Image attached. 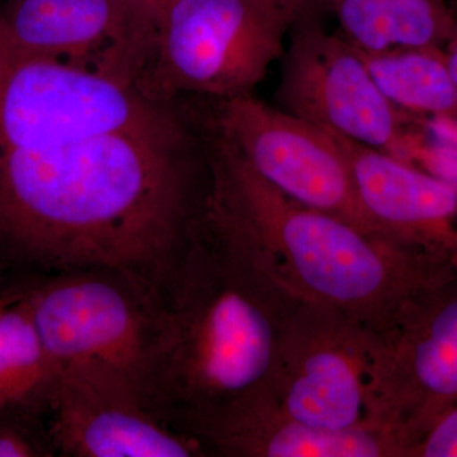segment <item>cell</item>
Returning a JSON list of instances; mask_svg holds the SVG:
<instances>
[{"mask_svg":"<svg viewBox=\"0 0 457 457\" xmlns=\"http://www.w3.org/2000/svg\"><path fill=\"white\" fill-rule=\"evenodd\" d=\"M212 188L206 114L185 101L126 130L17 128L0 139V293L108 270L167 302Z\"/></svg>","mask_w":457,"mask_h":457,"instance_id":"6da1fadb","label":"cell"},{"mask_svg":"<svg viewBox=\"0 0 457 457\" xmlns=\"http://www.w3.org/2000/svg\"><path fill=\"white\" fill-rule=\"evenodd\" d=\"M209 153L210 212L300 302L338 309L380 337L413 297L457 270L286 196L249 165L213 117Z\"/></svg>","mask_w":457,"mask_h":457,"instance_id":"7a4b0ae2","label":"cell"},{"mask_svg":"<svg viewBox=\"0 0 457 457\" xmlns=\"http://www.w3.org/2000/svg\"><path fill=\"white\" fill-rule=\"evenodd\" d=\"M300 303L207 206L167 302L170 339L158 387L165 422L174 428L189 414L269 385Z\"/></svg>","mask_w":457,"mask_h":457,"instance_id":"3957f363","label":"cell"},{"mask_svg":"<svg viewBox=\"0 0 457 457\" xmlns=\"http://www.w3.org/2000/svg\"><path fill=\"white\" fill-rule=\"evenodd\" d=\"M57 369L98 366L158 409L170 339L167 302L137 279L108 270L59 273L21 293ZM162 417V416H161Z\"/></svg>","mask_w":457,"mask_h":457,"instance_id":"277c9868","label":"cell"},{"mask_svg":"<svg viewBox=\"0 0 457 457\" xmlns=\"http://www.w3.org/2000/svg\"><path fill=\"white\" fill-rule=\"evenodd\" d=\"M293 22L272 0H170L144 87L167 101L253 95Z\"/></svg>","mask_w":457,"mask_h":457,"instance_id":"5b68a950","label":"cell"},{"mask_svg":"<svg viewBox=\"0 0 457 457\" xmlns=\"http://www.w3.org/2000/svg\"><path fill=\"white\" fill-rule=\"evenodd\" d=\"M457 402V270L426 288L375 337L370 422L396 438L404 457Z\"/></svg>","mask_w":457,"mask_h":457,"instance_id":"8992f818","label":"cell"},{"mask_svg":"<svg viewBox=\"0 0 457 457\" xmlns=\"http://www.w3.org/2000/svg\"><path fill=\"white\" fill-rule=\"evenodd\" d=\"M321 11L300 14L288 29L278 108L409 163L407 113L385 97L359 50L328 31Z\"/></svg>","mask_w":457,"mask_h":457,"instance_id":"52a82bcc","label":"cell"},{"mask_svg":"<svg viewBox=\"0 0 457 457\" xmlns=\"http://www.w3.org/2000/svg\"><path fill=\"white\" fill-rule=\"evenodd\" d=\"M210 106L222 134L273 187L363 233L386 237L361 203L338 134L270 107L254 95L210 99Z\"/></svg>","mask_w":457,"mask_h":457,"instance_id":"ba28073f","label":"cell"},{"mask_svg":"<svg viewBox=\"0 0 457 457\" xmlns=\"http://www.w3.org/2000/svg\"><path fill=\"white\" fill-rule=\"evenodd\" d=\"M375 336L338 309L302 302L279 341L270 389L303 425L345 431L370 422Z\"/></svg>","mask_w":457,"mask_h":457,"instance_id":"9c48e42d","label":"cell"},{"mask_svg":"<svg viewBox=\"0 0 457 457\" xmlns=\"http://www.w3.org/2000/svg\"><path fill=\"white\" fill-rule=\"evenodd\" d=\"M0 33L17 49L144 89L154 38L129 0H11Z\"/></svg>","mask_w":457,"mask_h":457,"instance_id":"30bf717a","label":"cell"},{"mask_svg":"<svg viewBox=\"0 0 457 457\" xmlns=\"http://www.w3.org/2000/svg\"><path fill=\"white\" fill-rule=\"evenodd\" d=\"M60 457H207L120 376L79 366L60 372L49 417Z\"/></svg>","mask_w":457,"mask_h":457,"instance_id":"8fae6325","label":"cell"},{"mask_svg":"<svg viewBox=\"0 0 457 457\" xmlns=\"http://www.w3.org/2000/svg\"><path fill=\"white\" fill-rule=\"evenodd\" d=\"M174 428L200 442L207 456L404 457L380 427L324 431L303 425L286 413L269 385L189 414Z\"/></svg>","mask_w":457,"mask_h":457,"instance_id":"7c38bea8","label":"cell"},{"mask_svg":"<svg viewBox=\"0 0 457 457\" xmlns=\"http://www.w3.org/2000/svg\"><path fill=\"white\" fill-rule=\"evenodd\" d=\"M339 137L361 203L381 234L457 266V183Z\"/></svg>","mask_w":457,"mask_h":457,"instance_id":"4fadbf2b","label":"cell"},{"mask_svg":"<svg viewBox=\"0 0 457 457\" xmlns=\"http://www.w3.org/2000/svg\"><path fill=\"white\" fill-rule=\"evenodd\" d=\"M339 33L361 53L441 47L455 32L446 0H327Z\"/></svg>","mask_w":457,"mask_h":457,"instance_id":"5bb4252c","label":"cell"},{"mask_svg":"<svg viewBox=\"0 0 457 457\" xmlns=\"http://www.w3.org/2000/svg\"><path fill=\"white\" fill-rule=\"evenodd\" d=\"M59 383L29 302L13 295L0 308V411L23 409L49 418Z\"/></svg>","mask_w":457,"mask_h":457,"instance_id":"9a60e30c","label":"cell"},{"mask_svg":"<svg viewBox=\"0 0 457 457\" xmlns=\"http://www.w3.org/2000/svg\"><path fill=\"white\" fill-rule=\"evenodd\" d=\"M385 97L407 114L457 125V83L441 47L361 53Z\"/></svg>","mask_w":457,"mask_h":457,"instance_id":"2e32d148","label":"cell"},{"mask_svg":"<svg viewBox=\"0 0 457 457\" xmlns=\"http://www.w3.org/2000/svg\"><path fill=\"white\" fill-rule=\"evenodd\" d=\"M49 418L23 409L0 411V457H55Z\"/></svg>","mask_w":457,"mask_h":457,"instance_id":"e0dca14e","label":"cell"},{"mask_svg":"<svg viewBox=\"0 0 457 457\" xmlns=\"http://www.w3.org/2000/svg\"><path fill=\"white\" fill-rule=\"evenodd\" d=\"M407 457H457V402L432 423Z\"/></svg>","mask_w":457,"mask_h":457,"instance_id":"ac0fdd59","label":"cell"},{"mask_svg":"<svg viewBox=\"0 0 457 457\" xmlns=\"http://www.w3.org/2000/svg\"><path fill=\"white\" fill-rule=\"evenodd\" d=\"M134 8L135 14L139 18L141 25L145 27L147 31L154 37L159 21L163 16V12L170 0H129Z\"/></svg>","mask_w":457,"mask_h":457,"instance_id":"d6986e66","label":"cell"},{"mask_svg":"<svg viewBox=\"0 0 457 457\" xmlns=\"http://www.w3.org/2000/svg\"><path fill=\"white\" fill-rule=\"evenodd\" d=\"M272 2L287 12L294 21L305 12L324 8L327 5V0H272Z\"/></svg>","mask_w":457,"mask_h":457,"instance_id":"ffe728a7","label":"cell"},{"mask_svg":"<svg viewBox=\"0 0 457 457\" xmlns=\"http://www.w3.org/2000/svg\"><path fill=\"white\" fill-rule=\"evenodd\" d=\"M444 51L451 74H453V79H455L457 83V26L455 27V32H453V37L447 42Z\"/></svg>","mask_w":457,"mask_h":457,"instance_id":"44dd1931","label":"cell"},{"mask_svg":"<svg viewBox=\"0 0 457 457\" xmlns=\"http://www.w3.org/2000/svg\"><path fill=\"white\" fill-rule=\"evenodd\" d=\"M447 5H449L451 14H453V20H455V27L457 26V0H446Z\"/></svg>","mask_w":457,"mask_h":457,"instance_id":"7402d4cb","label":"cell"},{"mask_svg":"<svg viewBox=\"0 0 457 457\" xmlns=\"http://www.w3.org/2000/svg\"><path fill=\"white\" fill-rule=\"evenodd\" d=\"M11 299L12 296H2V295H0V308H2L3 305H5V303H7Z\"/></svg>","mask_w":457,"mask_h":457,"instance_id":"603a6c76","label":"cell"},{"mask_svg":"<svg viewBox=\"0 0 457 457\" xmlns=\"http://www.w3.org/2000/svg\"><path fill=\"white\" fill-rule=\"evenodd\" d=\"M11 2V0H0V5L4 4V3Z\"/></svg>","mask_w":457,"mask_h":457,"instance_id":"cb8c5ba5","label":"cell"}]
</instances>
